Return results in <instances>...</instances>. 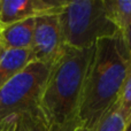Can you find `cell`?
<instances>
[{"instance_id": "cell-10", "label": "cell", "mask_w": 131, "mask_h": 131, "mask_svg": "<svg viewBox=\"0 0 131 131\" xmlns=\"http://www.w3.org/2000/svg\"><path fill=\"white\" fill-rule=\"evenodd\" d=\"M14 131H47L39 109L21 113L15 116Z\"/></svg>"}, {"instance_id": "cell-1", "label": "cell", "mask_w": 131, "mask_h": 131, "mask_svg": "<svg viewBox=\"0 0 131 131\" xmlns=\"http://www.w3.org/2000/svg\"><path fill=\"white\" fill-rule=\"evenodd\" d=\"M130 74L131 53L121 32L97 41L84 82L76 131H95L116 105Z\"/></svg>"}, {"instance_id": "cell-3", "label": "cell", "mask_w": 131, "mask_h": 131, "mask_svg": "<svg viewBox=\"0 0 131 131\" xmlns=\"http://www.w3.org/2000/svg\"><path fill=\"white\" fill-rule=\"evenodd\" d=\"M59 18L64 45L76 50L91 48L120 32L109 21L104 0H67Z\"/></svg>"}, {"instance_id": "cell-13", "label": "cell", "mask_w": 131, "mask_h": 131, "mask_svg": "<svg viewBox=\"0 0 131 131\" xmlns=\"http://www.w3.org/2000/svg\"><path fill=\"white\" fill-rule=\"evenodd\" d=\"M14 127H15V116L0 121V131H14Z\"/></svg>"}, {"instance_id": "cell-9", "label": "cell", "mask_w": 131, "mask_h": 131, "mask_svg": "<svg viewBox=\"0 0 131 131\" xmlns=\"http://www.w3.org/2000/svg\"><path fill=\"white\" fill-rule=\"evenodd\" d=\"M109 21L123 32L131 24V0H104Z\"/></svg>"}, {"instance_id": "cell-16", "label": "cell", "mask_w": 131, "mask_h": 131, "mask_svg": "<svg viewBox=\"0 0 131 131\" xmlns=\"http://www.w3.org/2000/svg\"><path fill=\"white\" fill-rule=\"evenodd\" d=\"M125 131H131V120L128 122L127 124V128H125Z\"/></svg>"}, {"instance_id": "cell-11", "label": "cell", "mask_w": 131, "mask_h": 131, "mask_svg": "<svg viewBox=\"0 0 131 131\" xmlns=\"http://www.w3.org/2000/svg\"><path fill=\"white\" fill-rule=\"evenodd\" d=\"M127 121L120 113L116 106L112 108V111L105 116L95 131H125Z\"/></svg>"}, {"instance_id": "cell-6", "label": "cell", "mask_w": 131, "mask_h": 131, "mask_svg": "<svg viewBox=\"0 0 131 131\" xmlns=\"http://www.w3.org/2000/svg\"><path fill=\"white\" fill-rule=\"evenodd\" d=\"M67 0H0L1 27L46 14L60 13Z\"/></svg>"}, {"instance_id": "cell-2", "label": "cell", "mask_w": 131, "mask_h": 131, "mask_svg": "<svg viewBox=\"0 0 131 131\" xmlns=\"http://www.w3.org/2000/svg\"><path fill=\"white\" fill-rule=\"evenodd\" d=\"M91 48L67 47L53 64L39 100L47 131H76L84 82L93 54Z\"/></svg>"}, {"instance_id": "cell-17", "label": "cell", "mask_w": 131, "mask_h": 131, "mask_svg": "<svg viewBox=\"0 0 131 131\" xmlns=\"http://www.w3.org/2000/svg\"><path fill=\"white\" fill-rule=\"evenodd\" d=\"M1 29H2V27H1V24H0V31H1Z\"/></svg>"}, {"instance_id": "cell-8", "label": "cell", "mask_w": 131, "mask_h": 131, "mask_svg": "<svg viewBox=\"0 0 131 131\" xmlns=\"http://www.w3.org/2000/svg\"><path fill=\"white\" fill-rule=\"evenodd\" d=\"M32 61H35V58L31 48L5 51L0 58V89Z\"/></svg>"}, {"instance_id": "cell-7", "label": "cell", "mask_w": 131, "mask_h": 131, "mask_svg": "<svg viewBox=\"0 0 131 131\" xmlns=\"http://www.w3.org/2000/svg\"><path fill=\"white\" fill-rule=\"evenodd\" d=\"M36 18H29L2 28L0 31V43L5 50L31 48L34 43Z\"/></svg>"}, {"instance_id": "cell-12", "label": "cell", "mask_w": 131, "mask_h": 131, "mask_svg": "<svg viewBox=\"0 0 131 131\" xmlns=\"http://www.w3.org/2000/svg\"><path fill=\"white\" fill-rule=\"evenodd\" d=\"M115 106L125 118L128 124V122L131 120V74L128 76V78L123 84L120 98Z\"/></svg>"}, {"instance_id": "cell-14", "label": "cell", "mask_w": 131, "mask_h": 131, "mask_svg": "<svg viewBox=\"0 0 131 131\" xmlns=\"http://www.w3.org/2000/svg\"><path fill=\"white\" fill-rule=\"evenodd\" d=\"M121 34H122L123 38H124L125 44H127L128 48H129V51H130V53H131V24L123 32H121Z\"/></svg>"}, {"instance_id": "cell-4", "label": "cell", "mask_w": 131, "mask_h": 131, "mask_svg": "<svg viewBox=\"0 0 131 131\" xmlns=\"http://www.w3.org/2000/svg\"><path fill=\"white\" fill-rule=\"evenodd\" d=\"M52 67L32 61L0 89V121L39 109V100Z\"/></svg>"}, {"instance_id": "cell-15", "label": "cell", "mask_w": 131, "mask_h": 131, "mask_svg": "<svg viewBox=\"0 0 131 131\" xmlns=\"http://www.w3.org/2000/svg\"><path fill=\"white\" fill-rule=\"evenodd\" d=\"M5 51H6V50H5V48H4V46H2V44L0 43V58L2 57V54H4V52H5Z\"/></svg>"}, {"instance_id": "cell-5", "label": "cell", "mask_w": 131, "mask_h": 131, "mask_svg": "<svg viewBox=\"0 0 131 131\" xmlns=\"http://www.w3.org/2000/svg\"><path fill=\"white\" fill-rule=\"evenodd\" d=\"M66 50L59 13L46 14L36 18L31 51L35 61L53 66Z\"/></svg>"}]
</instances>
